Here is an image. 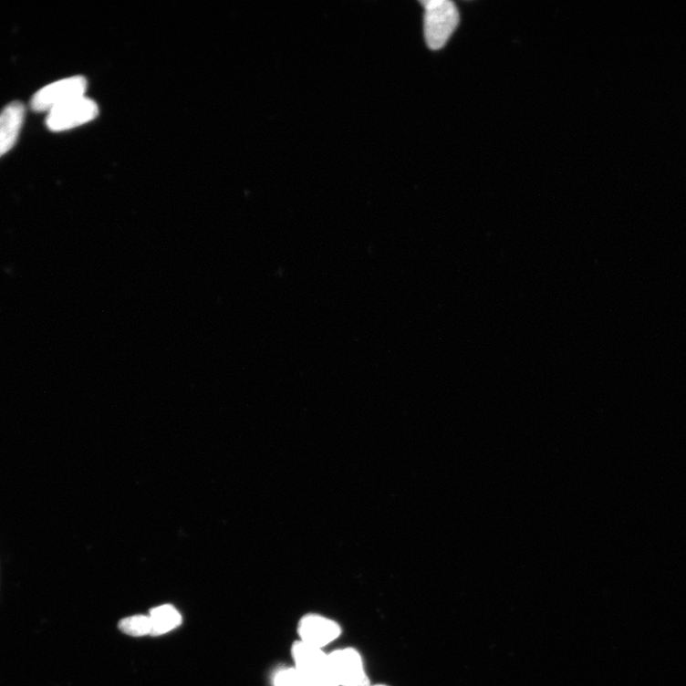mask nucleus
Here are the masks:
<instances>
[{
  "mask_svg": "<svg viewBox=\"0 0 686 686\" xmlns=\"http://www.w3.org/2000/svg\"><path fill=\"white\" fill-rule=\"evenodd\" d=\"M341 633L342 629L338 621L324 615L309 613L298 620L299 640L320 650L331 645Z\"/></svg>",
  "mask_w": 686,
  "mask_h": 686,
  "instance_id": "obj_5",
  "label": "nucleus"
},
{
  "mask_svg": "<svg viewBox=\"0 0 686 686\" xmlns=\"http://www.w3.org/2000/svg\"><path fill=\"white\" fill-rule=\"evenodd\" d=\"M274 686H299V675L295 667L283 668L273 676Z\"/></svg>",
  "mask_w": 686,
  "mask_h": 686,
  "instance_id": "obj_10",
  "label": "nucleus"
},
{
  "mask_svg": "<svg viewBox=\"0 0 686 686\" xmlns=\"http://www.w3.org/2000/svg\"><path fill=\"white\" fill-rule=\"evenodd\" d=\"M294 667L302 675H320L330 672L328 654L302 640H296L291 648Z\"/></svg>",
  "mask_w": 686,
  "mask_h": 686,
  "instance_id": "obj_6",
  "label": "nucleus"
},
{
  "mask_svg": "<svg viewBox=\"0 0 686 686\" xmlns=\"http://www.w3.org/2000/svg\"><path fill=\"white\" fill-rule=\"evenodd\" d=\"M370 686H390V685L379 683V684H371Z\"/></svg>",
  "mask_w": 686,
  "mask_h": 686,
  "instance_id": "obj_11",
  "label": "nucleus"
},
{
  "mask_svg": "<svg viewBox=\"0 0 686 686\" xmlns=\"http://www.w3.org/2000/svg\"><path fill=\"white\" fill-rule=\"evenodd\" d=\"M25 117L26 107L18 101L12 102L0 113V158L8 153L16 144Z\"/></svg>",
  "mask_w": 686,
  "mask_h": 686,
  "instance_id": "obj_7",
  "label": "nucleus"
},
{
  "mask_svg": "<svg viewBox=\"0 0 686 686\" xmlns=\"http://www.w3.org/2000/svg\"><path fill=\"white\" fill-rule=\"evenodd\" d=\"M424 13V36L427 47L442 49L460 23L457 6L450 0H422Z\"/></svg>",
  "mask_w": 686,
  "mask_h": 686,
  "instance_id": "obj_1",
  "label": "nucleus"
},
{
  "mask_svg": "<svg viewBox=\"0 0 686 686\" xmlns=\"http://www.w3.org/2000/svg\"><path fill=\"white\" fill-rule=\"evenodd\" d=\"M119 628L123 633L133 637H142L151 634L150 618L142 615L121 619Z\"/></svg>",
  "mask_w": 686,
  "mask_h": 686,
  "instance_id": "obj_9",
  "label": "nucleus"
},
{
  "mask_svg": "<svg viewBox=\"0 0 686 686\" xmlns=\"http://www.w3.org/2000/svg\"><path fill=\"white\" fill-rule=\"evenodd\" d=\"M88 81L83 77H73L56 81L37 91L32 99L36 112L52 111L57 107L84 97Z\"/></svg>",
  "mask_w": 686,
  "mask_h": 686,
  "instance_id": "obj_2",
  "label": "nucleus"
},
{
  "mask_svg": "<svg viewBox=\"0 0 686 686\" xmlns=\"http://www.w3.org/2000/svg\"><path fill=\"white\" fill-rule=\"evenodd\" d=\"M329 669L338 686H370L360 653L353 649H340L328 654Z\"/></svg>",
  "mask_w": 686,
  "mask_h": 686,
  "instance_id": "obj_3",
  "label": "nucleus"
},
{
  "mask_svg": "<svg viewBox=\"0 0 686 686\" xmlns=\"http://www.w3.org/2000/svg\"><path fill=\"white\" fill-rule=\"evenodd\" d=\"M151 623V636H160L178 628L182 621V615L172 606H161L151 610L149 616Z\"/></svg>",
  "mask_w": 686,
  "mask_h": 686,
  "instance_id": "obj_8",
  "label": "nucleus"
},
{
  "mask_svg": "<svg viewBox=\"0 0 686 686\" xmlns=\"http://www.w3.org/2000/svg\"><path fill=\"white\" fill-rule=\"evenodd\" d=\"M98 115L97 103L82 97L50 111L47 122L51 131L60 132L88 123Z\"/></svg>",
  "mask_w": 686,
  "mask_h": 686,
  "instance_id": "obj_4",
  "label": "nucleus"
}]
</instances>
